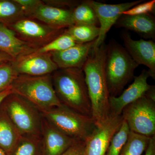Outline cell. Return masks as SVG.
<instances>
[{"instance_id": "d6986e66", "label": "cell", "mask_w": 155, "mask_h": 155, "mask_svg": "<svg viewBox=\"0 0 155 155\" xmlns=\"http://www.w3.org/2000/svg\"><path fill=\"white\" fill-rule=\"evenodd\" d=\"M21 137L19 131L0 105V148L6 155H9Z\"/></svg>"}, {"instance_id": "7c38bea8", "label": "cell", "mask_w": 155, "mask_h": 155, "mask_svg": "<svg viewBox=\"0 0 155 155\" xmlns=\"http://www.w3.org/2000/svg\"><path fill=\"white\" fill-rule=\"evenodd\" d=\"M125 49L137 64L148 68L150 77L155 79V43L151 40H135L126 31L121 33Z\"/></svg>"}, {"instance_id": "5bb4252c", "label": "cell", "mask_w": 155, "mask_h": 155, "mask_svg": "<svg viewBox=\"0 0 155 155\" xmlns=\"http://www.w3.org/2000/svg\"><path fill=\"white\" fill-rule=\"evenodd\" d=\"M72 11L71 9L48 5L41 1L26 18L37 19L51 28L61 30L74 25Z\"/></svg>"}, {"instance_id": "4316f807", "label": "cell", "mask_w": 155, "mask_h": 155, "mask_svg": "<svg viewBox=\"0 0 155 155\" xmlns=\"http://www.w3.org/2000/svg\"><path fill=\"white\" fill-rule=\"evenodd\" d=\"M18 75L13 61L0 65V93L11 87Z\"/></svg>"}, {"instance_id": "484cf974", "label": "cell", "mask_w": 155, "mask_h": 155, "mask_svg": "<svg viewBox=\"0 0 155 155\" xmlns=\"http://www.w3.org/2000/svg\"><path fill=\"white\" fill-rule=\"evenodd\" d=\"M130 132L127 123L123 120L122 125L111 140L105 155H119Z\"/></svg>"}, {"instance_id": "e0dca14e", "label": "cell", "mask_w": 155, "mask_h": 155, "mask_svg": "<svg viewBox=\"0 0 155 155\" xmlns=\"http://www.w3.org/2000/svg\"><path fill=\"white\" fill-rule=\"evenodd\" d=\"M38 48L22 40L7 25L0 23V52L8 55L14 61L32 54Z\"/></svg>"}, {"instance_id": "e575fe53", "label": "cell", "mask_w": 155, "mask_h": 155, "mask_svg": "<svg viewBox=\"0 0 155 155\" xmlns=\"http://www.w3.org/2000/svg\"><path fill=\"white\" fill-rule=\"evenodd\" d=\"M0 155H6L5 153L4 152L3 150L0 148Z\"/></svg>"}, {"instance_id": "2e32d148", "label": "cell", "mask_w": 155, "mask_h": 155, "mask_svg": "<svg viewBox=\"0 0 155 155\" xmlns=\"http://www.w3.org/2000/svg\"><path fill=\"white\" fill-rule=\"evenodd\" d=\"M95 40L75 45L60 51L50 53L58 69H82L90 53L94 47Z\"/></svg>"}, {"instance_id": "3957f363", "label": "cell", "mask_w": 155, "mask_h": 155, "mask_svg": "<svg viewBox=\"0 0 155 155\" xmlns=\"http://www.w3.org/2000/svg\"><path fill=\"white\" fill-rule=\"evenodd\" d=\"M139 66L125 48L115 40L107 45L105 72L110 96H118L134 78Z\"/></svg>"}, {"instance_id": "ba28073f", "label": "cell", "mask_w": 155, "mask_h": 155, "mask_svg": "<svg viewBox=\"0 0 155 155\" xmlns=\"http://www.w3.org/2000/svg\"><path fill=\"white\" fill-rule=\"evenodd\" d=\"M8 27L14 31L19 38L38 48L51 41L65 31L54 29L28 18L20 19Z\"/></svg>"}, {"instance_id": "30bf717a", "label": "cell", "mask_w": 155, "mask_h": 155, "mask_svg": "<svg viewBox=\"0 0 155 155\" xmlns=\"http://www.w3.org/2000/svg\"><path fill=\"white\" fill-rule=\"evenodd\" d=\"M122 115L112 116L99 125L84 142L85 155H105L111 140L122 125Z\"/></svg>"}, {"instance_id": "d4e9b609", "label": "cell", "mask_w": 155, "mask_h": 155, "mask_svg": "<svg viewBox=\"0 0 155 155\" xmlns=\"http://www.w3.org/2000/svg\"><path fill=\"white\" fill-rule=\"evenodd\" d=\"M77 43L72 37L64 31L59 36L39 48L34 53L45 54L60 51L71 47Z\"/></svg>"}, {"instance_id": "1f68e13d", "label": "cell", "mask_w": 155, "mask_h": 155, "mask_svg": "<svg viewBox=\"0 0 155 155\" xmlns=\"http://www.w3.org/2000/svg\"><path fill=\"white\" fill-rule=\"evenodd\" d=\"M144 155H155V136L151 137Z\"/></svg>"}, {"instance_id": "d6a6232c", "label": "cell", "mask_w": 155, "mask_h": 155, "mask_svg": "<svg viewBox=\"0 0 155 155\" xmlns=\"http://www.w3.org/2000/svg\"><path fill=\"white\" fill-rule=\"evenodd\" d=\"M14 61V60L8 55L0 52V65L6 62Z\"/></svg>"}, {"instance_id": "9a60e30c", "label": "cell", "mask_w": 155, "mask_h": 155, "mask_svg": "<svg viewBox=\"0 0 155 155\" xmlns=\"http://www.w3.org/2000/svg\"><path fill=\"white\" fill-rule=\"evenodd\" d=\"M76 142L58 130L43 117L41 155H62Z\"/></svg>"}, {"instance_id": "7a4b0ae2", "label": "cell", "mask_w": 155, "mask_h": 155, "mask_svg": "<svg viewBox=\"0 0 155 155\" xmlns=\"http://www.w3.org/2000/svg\"><path fill=\"white\" fill-rule=\"evenodd\" d=\"M54 89L62 105L91 117V108L82 69H58L51 74Z\"/></svg>"}, {"instance_id": "836d02e7", "label": "cell", "mask_w": 155, "mask_h": 155, "mask_svg": "<svg viewBox=\"0 0 155 155\" xmlns=\"http://www.w3.org/2000/svg\"><path fill=\"white\" fill-rule=\"evenodd\" d=\"M12 93L13 92L12 91V88H11V87L7 88L5 90L0 93V105L6 97Z\"/></svg>"}, {"instance_id": "4fadbf2b", "label": "cell", "mask_w": 155, "mask_h": 155, "mask_svg": "<svg viewBox=\"0 0 155 155\" xmlns=\"http://www.w3.org/2000/svg\"><path fill=\"white\" fill-rule=\"evenodd\" d=\"M18 75L42 76L52 74L58 68L50 53L32 54L13 61Z\"/></svg>"}, {"instance_id": "f546056e", "label": "cell", "mask_w": 155, "mask_h": 155, "mask_svg": "<svg viewBox=\"0 0 155 155\" xmlns=\"http://www.w3.org/2000/svg\"><path fill=\"white\" fill-rule=\"evenodd\" d=\"M22 8L26 17L28 14L41 2L40 0H14Z\"/></svg>"}, {"instance_id": "8fae6325", "label": "cell", "mask_w": 155, "mask_h": 155, "mask_svg": "<svg viewBox=\"0 0 155 155\" xmlns=\"http://www.w3.org/2000/svg\"><path fill=\"white\" fill-rule=\"evenodd\" d=\"M150 77L148 71L143 69L138 76H134L133 83L122 94L110 97V116L121 115L124 108L140 98L144 96L153 85L147 82Z\"/></svg>"}, {"instance_id": "603a6c76", "label": "cell", "mask_w": 155, "mask_h": 155, "mask_svg": "<svg viewBox=\"0 0 155 155\" xmlns=\"http://www.w3.org/2000/svg\"><path fill=\"white\" fill-rule=\"evenodd\" d=\"M72 15L74 25L97 26L99 23L95 12L86 1L81 2L72 10Z\"/></svg>"}, {"instance_id": "8992f818", "label": "cell", "mask_w": 155, "mask_h": 155, "mask_svg": "<svg viewBox=\"0 0 155 155\" xmlns=\"http://www.w3.org/2000/svg\"><path fill=\"white\" fill-rule=\"evenodd\" d=\"M41 112L47 121L77 142H84L97 126L91 116L63 105Z\"/></svg>"}, {"instance_id": "7402d4cb", "label": "cell", "mask_w": 155, "mask_h": 155, "mask_svg": "<svg viewBox=\"0 0 155 155\" xmlns=\"http://www.w3.org/2000/svg\"><path fill=\"white\" fill-rule=\"evenodd\" d=\"M99 26L94 25H74L65 30L77 43L94 41L98 37Z\"/></svg>"}, {"instance_id": "5b68a950", "label": "cell", "mask_w": 155, "mask_h": 155, "mask_svg": "<svg viewBox=\"0 0 155 155\" xmlns=\"http://www.w3.org/2000/svg\"><path fill=\"white\" fill-rule=\"evenodd\" d=\"M1 107L21 136L41 137L43 117L31 103L12 93L4 100Z\"/></svg>"}, {"instance_id": "44dd1931", "label": "cell", "mask_w": 155, "mask_h": 155, "mask_svg": "<svg viewBox=\"0 0 155 155\" xmlns=\"http://www.w3.org/2000/svg\"><path fill=\"white\" fill-rule=\"evenodd\" d=\"M25 18L22 8L14 0H0V23L8 26Z\"/></svg>"}, {"instance_id": "9c48e42d", "label": "cell", "mask_w": 155, "mask_h": 155, "mask_svg": "<svg viewBox=\"0 0 155 155\" xmlns=\"http://www.w3.org/2000/svg\"><path fill=\"white\" fill-rule=\"evenodd\" d=\"M138 0L120 4H105L93 0H87V2L93 9L100 24V34L96 40L94 48L99 47L104 43L106 35L111 27L121 17L122 13L143 2Z\"/></svg>"}, {"instance_id": "277c9868", "label": "cell", "mask_w": 155, "mask_h": 155, "mask_svg": "<svg viewBox=\"0 0 155 155\" xmlns=\"http://www.w3.org/2000/svg\"><path fill=\"white\" fill-rule=\"evenodd\" d=\"M11 88L14 93L25 98L41 112L62 105L54 89L51 74L38 76L19 75Z\"/></svg>"}, {"instance_id": "6da1fadb", "label": "cell", "mask_w": 155, "mask_h": 155, "mask_svg": "<svg viewBox=\"0 0 155 155\" xmlns=\"http://www.w3.org/2000/svg\"><path fill=\"white\" fill-rule=\"evenodd\" d=\"M107 45L93 48L82 67L91 108V117L99 125L110 117V97L105 72Z\"/></svg>"}, {"instance_id": "ffe728a7", "label": "cell", "mask_w": 155, "mask_h": 155, "mask_svg": "<svg viewBox=\"0 0 155 155\" xmlns=\"http://www.w3.org/2000/svg\"><path fill=\"white\" fill-rule=\"evenodd\" d=\"M41 137L21 136L9 155H41Z\"/></svg>"}, {"instance_id": "52a82bcc", "label": "cell", "mask_w": 155, "mask_h": 155, "mask_svg": "<svg viewBox=\"0 0 155 155\" xmlns=\"http://www.w3.org/2000/svg\"><path fill=\"white\" fill-rule=\"evenodd\" d=\"M121 115L131 132L155 136V101L143 96L125 107Z\"/></svg>"}, {"instance_id": "ac0fdd59", "label": "cell", "mask_w": 155, "mask_h": 155, "mask_svg": "<svg viewBox=\"0 0 155 155\" xmlns=\"http://www.w3.org/2000/svg\"><path fill=\"white\" fill-rule=\"evenodd\" d=\"M114 25L134 31L144 38H155V19L152 14L122 15Z\"/></svg>"}, {"instance_id": "4dcf8cb0", "label": "cell", "mask_w": 155, "mask_h": 155, "mask_svg": "<svg viewBox=\"0 0 155 155\" xmlns=\"http://www.w3.org/2000/svg\"><path fill=\"white\" fill-rule=\"evenodd\" d=\"M62 155H85L84 142H76Z\"/></svg>"}, {"instance_id": "f1b7e54d", "label": "cell", "mask_w": 155, "mask_h": 155, "mask_svg": "<svg viewBox=\"0 0 155 155\" xmlns=\"http://www.w3.org/2000/svg\"><path fill=\"white\" fill-rule=\"evenodd\" d=\"M42 2L48 5L71 10H73L81 2L78 1L70 0H46L42 1Z\"/></svg>"}, {"instance_id": "cb8c5ba5", "label": "cell", "mask_w": 155, "mask_h": 155, "mask_svg": "<svg viewBox=\"0 0 155 155\" xmlns=\"http://www.w3.org/2000/svg\"><path fill=\"white\" fill-rule=\"evenodd\" d=\"M150 139L130 131L119 155H142L147 148Z\"/></svg>"}, {"instance_id": "83f0119b", "label": "cell", "mask_w": 155, "mask_h": 155, "mask_svg": "<svg viewBox=\"0 0 155 155\" xmlns=\"http://www.w3.org/2000/svg\"><path fill=\"white\" fill-rule=\"evenodd\" d=\"M155 0L142 2L122 13V15H132L152 14L154 12Z\"/></svg>"}]
</instances>
